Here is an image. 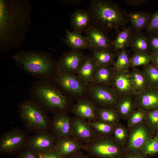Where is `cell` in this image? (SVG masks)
<instances>
[{"label": "cell", "instance_id": "d6986e66", "mask_svg": "<svg viewBox=\"0 0 158 158\" xmlns=\"http://www.w3.org/2000/svg\"><path fill=\"white\" fill-rule=\"evenodd\" d=\"M84 144L71 136L57 140L54 150L61 158H66L83 149Z\"/></svg>", "mask_w": 158, "mask_h": 158}, {"label": "cell", "instance_id": "d590c367", "mask_svg": "<svg viewBox=\"0 0 158 158\" xmlns=\"http://www.w3.org/2000/svg\"><path fill=\"white\" fill-rule=\"evenodd\" d=\"M146 112L139 109H136L127 120V128L145 121Z\"/></svg>", "mask_w": 158, "mask_h": 158}, {"label": "cell", "instance_id": "3957f363", "mask_svg": "<svg viewBox=\"0 0 158 158\" xmlns=\"http://www.w3.org/2000/svg\"><path fill=\"white\" fill-rule=\"evenodd\" d=\"M88 10L92 23L107 33L114 31L117 34L129 22L126 11L110 0H91Z\"/></svg>", "mask_w": 158, "mask_h": 158}, {"label": "cell", "instance_id": "8d00e7d4", "mask_svg": "<svg viewBox=\"0 0 158 158\" xmlns=\"http://www.w3.org/2000/svg\"><path fill=\"white\" fill-rule=\"evenodd\" d=\"M142 151L147 155L158 153V129L154 136L145 144Z\"/></svg>", "mask_w": 158, "mask_h": 158}, {"label": "cell", "instance_id": "74e56055", "mask_svg": "<svg viewBox=\"0 0 158 158\" xmlns=\"http://www.w3.org/2000/svg\"><path fill=\"white\" fill-rule=\"evenodd\" d=\"M145 122L148 126L154 130L158 129V109L146 112Z\"/></svg>", "mask_w": 158, "mask_h": 158}, {"label": "cell", "instance_id": "9c48e42d", "mask_svg": "<svg viewBox=\"0 0 158 158\" xmlns=\"http://www.w3.org/2000/svg\"><path fill=\"white\" fill-rule=\"evenodd\" d=\"M51 78L66 94L76 97L82 96L87 90L86 85L77 75L58 68Z\"/></svg>", "mask_w": 158, "mask_h": 158}, {"label": "cell", "instance_id": "2e32d148", "mask_svg": "<svg viewBox=\"0 0 158 158\" xmlns=\"http://www.w3.org/2000/svg\"><path fill=\"white\" fill-rule=\"evenodd\" d=\"M71 119L72 136L84 144L91 142L98 135L86 121L75 116Z\"/></svg>", "mask_w": 158, "mask_h": 158}, {"label": "cell", "instance_id": "9a60e30c", "mask_svg": "<svg viewBox=\"0 0 158 158\" xmlns=\"http://www.w3.org/2000/svg\"><path fill=\"white\" fill-rule=\"evenodd\" d=\"M98 108L92 100L82 98L73 106L71 111L76 116L92 121L97 120Z\"/></svg>", "mask_w": 158, "mask_h": 158}, {"label": "cell", "instance_id": "30bf717a", "mask_svg": "<svg viewBox=\"0 0 158 158\" xmlns=\"http://www.w3.org/2000/svg\"><path fill=\"white\" fill-rule=\"evenodd\" d=\"M88 90L91 100L98 108L114 107L119 98L110 86L92 83Z\"/></svg>", "mask_w": 158, "mask_h": 158}, {"label": "cell", "instance_id": "7dc6e473", "mask_svg": "<svg viewBox=\"0 0 158 158\" xmlns=\"http://www.w3.org/2000/svg\"><path fill=\"white\" fill-rule=\"evenodd\" d=\"M81 0H71L66 1H63L65 2V4H79L82 2Z\"/></svg>", "mask_w": 158, "mask_h": 158}, {"label": "cell", "instance_id": "7bdbcfd3", "mask_svg": "<svg viewBox=\"0 0 158 158\" xmlns=\"http://www.w3.org/2000/svg\"><path fill=\"white\" fill-rule=\"evenodd\" d=\"M42 153L45 158H61L54 150Z\"/></svg>", "mask_w": 158, "mask_h": 158}, {"label": "cell", "instance_id": "f1b7e54d", "mask_svg": "<svg viewBox=\"0 0 158 158\" xmlns=\"http://www.w3.org/2000/svg\"><path fill=\"white\" fill-rule=\"evenodd\" d=\"M121 119L114 107L98 108L97 120L116 126Z\"/></svg>", "mask_w": 158, "mask_h": 158}, {"label": "cell", "instance_id": "4316f807", "mask_svg": "<svg viewBox=\"0 0 158 158\" xmlns=\"http://www.w3.org/2000/svg\"><path fill=\"white\" fill-rule=\"evenodd\" d=\"M129 47L133 53H144L150 54L152 52L147 35L142 32H135Z\"/></svg>", "mask_w": 158, "mask_h": 158}, {"label": "cell", "instance_id": "e0dca14e", "mask_svg": "<svg viewBox=\"0 0 158 158\" xmlns=\"http://www.w3.org/2000/svg\"><path fill=\"white\" fill-rule=\"evenodd\" d=\"M134 97L136 109L146 112L158 109V88L149 87Z\"/></svg>", "mask_w": 158, "mask_h": 158}, {"label": "cell", "instance_id": "7402d4cb", "mask_svg": "<svg viewBox=\"0 0 158 158\" xmlns=\"http://www.w3.org/2000/svg\"><path fill=\"white\" fill-rule=\"evenodd\" d=\"M66 31L64 41L71 49L80 50L81 49H88L91 50L86 37L83 36L82 33L73 30H66Z\"/></svg>", "mask_w": 158, "mask_h": 158}, {"label": "cell", "instance_id": "7a4b0ae2", "mask_svg": "<svg viewBox=\"0 0 158 158\" xmlns=\"http://www.w3.org/2000/svg\"><path fill=\"white\" fill-rule=\"evenodd\" d=\"M29 94L30 99L47 112L53 114L68 113L73 105L66 93L51 78L34 81Z\"/></svg>", "mask_w": 158, "mask_h": 158}, {"label": "cell", "instance_id": "ffe728a7", "mask_svg": "<svg viewBox=\"0 0 158 158\" xmlns=\"http://www.w3.org/2000/svg\"><path fill=\"white\" fill-rule=\"evenodd\" d=\"M70 22L73 30L82 33L92 23L91 14L89 10L77 9L71 16Z\"/></svg>", "mask_w": 158, "mask_h": 158}, {"label": "cell", "instance_id": "ab89813d", "mask_svg": "<svg viewBox=\"0 0 158 158\" xmlns=\"http://www.w3.org/2000/svg\"><path fill=\"white\" fill-rule=\"evenodd\" d=\"M17 158H38L37 153L27 147L19 153Z\"/></svg>", "mask_w": 158, "mask_h": 158}, {"label": "cell", "instance_id": "8992f818", "mask_svg": "<svg viewBox=\"0 0 158 158\" xmlns=\"http://www.w3.org/2000/svg\"><path fill=\"white\" fill-rule=\"evenodd\" d=\"M83 150L96 158H124V148L119 145L113 136L97 135L84 144Z\"/></svg>", "mask_w": 158, "mask_h": 158}, {"label": "cell", "instance_id": "d4e9b609", "mask_svg": "<svg viewBox=\"0 0 158 158\" xmlns=\"http://www.w3.org/2000/svg\"><path fill=\"white\" fill-rule=\"evenodd\" d=\"M135 32L131 25L119 32L115 39L112 41L114 50L116 52L126 49L129 45Z\"/></svg>", "mask_w": 158, "mask_h": 158}, {"label": "cell", "instance_id": "277c9868", "mask_svg": "<svg viewBox=\"0 0 158 158\" xmlns=\"http://www.w3.org/2000/svg\"><path fill=\"white\" fill-rule=\"evenodd\" d=\"M12 58L17 66L38 79L52 78L58 68L57 61L46 51L22 49Z\"/></svg>", "mask_w": 158, "mask_h": 158}, {"label": "cell", "instance_id": "44dd1931", "mask_svg": "<svg viewBox=\"0 0 158 158\" xmlns=\"http://www.w3.org/2000/svg\"><path fill=\"white\" fill-rule=\"evenodd\" d=\"M97 66L93 55H85L84 61L77 73L86 85H88L93 82L94 75Z\"/></svg>", "mask_w": 158, "mask_h": 158}, {"label": "cell", "instance_id": "60d3db41", "mask_svg": "<svg viewBox=\"0 0 158 158\" xmlns=\"http://www.w3.org/2000/svg\"><path fill=\"white\" fill-rule=\"evenodd\" d=\"M147 37L152 52L158 51V34H149Z\"/></svg>", "mask_w": 158, "mask_h": 158}, {"label": "cell", "instance_id": "52a82bcc", "mask_svg": "<svg viewBox=\"0 0 158 158\" xmlns=\"http://www.w3.org/2000/svg\"><path fill=\"white\" fill-rule=\"evenodd\" d=\"M30 137L18 127L3 133L0 138V152L4 154L19 153L26 147Z\"/></svg>", "mask_w": 158, "mask_h": 158}, {"label": "cell", "instance_id": "b9f144b4", "mask_svg": "<svg viewBox=\"0 0 158 158\" xmlns=\"http://www.w3.org/2000/svg\"><path fill=\"white\" fill-rule=\"evenodd\" d=\"M124 158H149L142 151L132 152L125 151Z\"/></svg>", "mask_w": 158, "mask_h": 158}, {"label": "cell", "instance_id": "1f68e13d", "mask_svg": "<svg viewBox=\"0 0 158 158\" xmlns=\"http://www.w3.org/2000/svg\"><path fill=\"white\" fill-rule=\"evenodd\" d=\"M87 121L97 135L113 136L115 126L107 124L97 120Z\"/></svg>", "mask_w": 158, "mask_h": 158}, {"label": "cell", "instance_id": "603a6c76", "mask_svg": "<svg viewBox=\"0 0 158 158\" xmlns=\"http://www.w3.org/2000/svg\"><path fill=\"white\" fill-rule=\"evenodd\" d=\"M134 95L119 97L114 108L121 119L127 120L130 114L136 109Z\"/></svg>", "mask_w": 158, "mask_h": 158}, {"label": "cell", "instance_id": "8fae6325", "mask_svg": "<svg viewBox=\"0 0 158 158\" xmlns=\"http://www.w3.org/2000/svg\"><path fill=\"white\" fill-rule=\"evenodd\" d=\"M91 51L112 50L111 40L107 33L92 23L84 32Z\"/></svg>", "mask_w": 158, "mask_h": 158}, {"label": "cell", "instance_id": "5bb4252c", "mask_svg": "<svg viewBox=\"0 0 158 158\" xmlns=\"http://www.w3.org/2000/svg\"><path fill=\"white\" fill-rule=\"evenodd\" d=\"M57 140L50 132L43 131L30 137L26 147L37 153H44L54 150Z\"/></svg>", "mask_w": 158, "mask_h": 158}, {"label": "cell", "instance_id": "4dcf8cb0", "mask_svg": "<svg viewBox=\"0 0 158 158\" xmlns=\"http://www.w3.org/2000/svg\"><path fill=\"white\" fill-rule=\"evenodd\" d=\"M130 53V51L126 49L121 50L117 52L116 59L113 65L115 71L125 72L129 71Z\"/></svg>", "mask_w": 158, "mask_h": 158}, {"label": "cell", "instance_id": "d6a6232c", "mask_svg": "<svg viewBox=\"0 0 158 158\" xmlns=\"http://www.w3.org/2000/svg\"><path fill=\"white\" fill-rule=\"evenodd\" d=\"M143 67L142 71L149 87L158 88V69L152 64Z\"/></svg>", "mask_w": 158, "mask_h": 158}, {"label": "cell", "instance_id": "cb8c5ba5", "mask_svg": "<svg viewBox=\"0 0 158 158\" xmlns=\"http://www.w3.org/2000/svg\"><path fill=\"white\" fill-rule=\"evenodd\" d=\"M152 14L148 12L139 11L128 13L129 22L131 24L135 32H142L149 24Z\"/></svg>", "mask_w": 158, "mask_h": 158}, {"label": "cell", "instance_id": "ee69618b", "mask_svg": "<svg viewBox=\"0 0 158 158\" xmlns=\"http://www.w3.org/2000/svg\"><path fill=\"white\" fill-rule=\"evenodd\" d=\"M150 54L152 64L158 69V51H152Z\"/></svg>", "mask_w": 158, "mask_h": 158}, {"label": "cell", "instance_id": "ac0fdd59", "mask_svg": "<svg viewBox=\"0 0 158 158\" xmlns=\"http://www.w3.org/2000/svg\"><path fill=\"white\" fill-rule=\"evenodd\" d=\"M111 86L119 97L135 95L129 71L125 72L114 71Z\"/></svg>", "mask_w": 158, "mask_h": 158}, {"label": "cell", "instance_id": "ba28073f", "mask_svg": "<svg viewBox=\"0 0 158 158\" xmlns=\"http://www.w3.org/2000/svg\"><path fill=\"white\" fill-rule=\"evenodd\" d=\"M127 129L128 137L124 147L126 151H142L145 144L154 137V130L145 121Z\"/></svg>", "mask_w": 158, "mask_h": 158}, {"label": "cell", "instance_id": "c3c4849f", "mask_svg": "<svg viewBox=\"0 0 158 158\" xmlns=\"http://www.w3.org/2000/svg\"><path fill=\"white\" fill-rule=\"evenodd\" d=\"M37 153L38 155V158H45L42 153L38 152Z\"/></svg>", "mask_w": 158, "mask_h": 158}, {"label": "cell", "instance_id": "bcb514c9", "mask_svg": "<svg viewBox=\"0 0 158 158\" xmlns=\"http://www.w3.org/2000/svg\"><path fill=\"white\" fill-rule=\"evenodd\" d=\"M66 158H88L84 155L81 152L79 151L75 153Z\"/></svg>", "mask_w": 158, "mask_h": 158}, {"label": "cell", "instance_id": "f35d334b", "mask_svg": "<svg viewBox=\"0 0 158 158\" xmlns=\"http://www.w3.org/2000/svg\"><path fill=\"white\" fill-rule=\"evenodd\" d=\"M145 29L147 35L158 34V10L152 14L149 24Z\"/></svg>", "mask_w": 158, "mask_h": 158}, {"label": "cell", "instance_id": "484cf974", "mask_svg": "<svg viewBox=\"0 0 158 158\" xmlns=\"http://www.w3.org/2000/svg\"><path fill=\"white\" fill-rule=\"evenodd\" d=\"M114 72L113 66H97L92 83L111 86Z\"/></svg>", "mask_w": 158, "mask_h": 158}, {"label": "cell", "instance_id": "f6af8a7d", "mask_svg": "<svg viewBox=\"0 0 158 158\" xmlns=\"http://www.w3.org/2000/svg\"><path fill=\"white\" fill-rule=\"evenodd\" d=\"M148 1L147 0H126L125 2L128 4L138 6L145 4Z\"/></svg>", "mask_w": 158, "mask_h": 158}, {"label": "cell", "instance_id": "e575fe53", "mask_svg": "<svg viewBox=\"0 0 158 158\" xmlns=\"http://www.w3.org/2000/svg\"><path fill=\"white\" fill-rule=\"evenodd\" d=\"M113 136L117 142L124 148L128 139L127 128L121 123H118L115 127Z\"/></svg>", "mask_w": 158, "mask_h": 158}, {"label": "cell", "instance_id": "83f0119b", "mask_svg": "<svg viewBox=\"0 0 158 158\" xmlns=\"http://www.w3.org/2000/svg\"><path fill=\"white\" fill-rule=\"evenodd\" d=\"M130 74L135 95L140 93L149 87L142 71L134 68L130 72Z\"/></svg>", "mask_w": 158, "mask_h": 158}, {"label": "cell", "instance_id": "7c38bea8", "mask_svg": "<svg viewBox=\"0 0 158 158\" xmlns=\"http://www.w3.org/2000/svg\"><path fill=\"white\" fill-rule=\"evenodd\" d=\"M53 115L49 130L54 137L57 140L72 136V119L68 113Z\"/></svg>", "mask_w": 158, "mask_h": 158}, {"label": "cell", "instance_id": "6da1fadb", "mask_svg": "<svg viewBox=\"0 0 158 158\" xmlns=\"http://www.w3.org/2000/svg\"><path fill=\"white\" fill-rule=\"evenodd\" d=\"M0 51L18 47L31 23L32 7L27 1L0 0Z\"/></svg>", "mask_w": 158, "mask_h": 158}, {"label": "cell", "instance_id": "5b68a950", "mask_svg": "<svg viewBox=\"0 0 158 158\" xmlns=\"http://www.w3.org/2000/svg\"><path fill=\"white\" fill-rule=\"evenodd\" d=\"M19 115L26 129L35 133L48 131L51 120L47 112L31 99L18 105Z\"/></svg>", "mask_w": 158, "mask_h": 158}, {"label": "cell", "instance_id": "836d02e7", "mask_svg": "<svg viewBox=\"0 0 158 158\" xmlns=\"http://www.w3.org/2000/svg\"><path fill=\"white\" fill-rule=\"evenodd\" d=\"M151 62L150 54L133 53L130 58V68L132 69L140 66H145Z\"/></svg>", "mask_w": 158, "mask_h": 158}, {"label": "cell", "instance_id": "4fadbf2b", "mask_svg": "<svg viewBox=\"0 0 158 158\" xmlns=\"http://www.w3.org/2000/svg\"><path fill=\"white\" fill-rule=\"evenodd\" d=\"M85 55L80 50L71 49L63 52L57 62L58 69L73 74H77Z\"/></svg>", "mask_w": 158, "mask_h": 158}, {"label": "cell", "instance_id": "f546056e", "mask_svg": "<svg viewBox=\"0 0 158 158\" xmlns=\"http://www.w3.org/2000/svg\"><path fill=\"white\" fill-rule=\"evenodd\" d=\"M97 66H113L116 60L117 52L112 50L92 51Z\"/></svg>", "mask_w": 158, "mask_h": 158}]
</instances>
